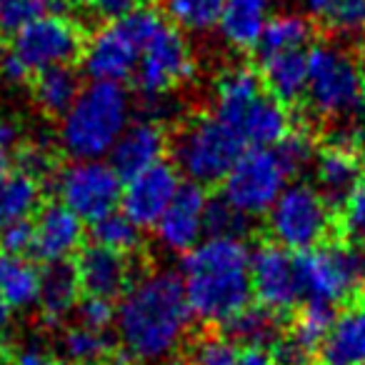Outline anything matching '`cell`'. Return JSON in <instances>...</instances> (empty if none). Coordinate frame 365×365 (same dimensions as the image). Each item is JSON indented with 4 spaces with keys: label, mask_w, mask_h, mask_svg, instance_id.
Instances as JSON below:
<instances>
[{
    "label": "cell",
    "mask_w": 365,
    "mask_h": 365,
    "mask_svg": "<svg viewBox=\"0 0 365 365\" xmlns=\"http://www.w3.org/2000/svg\"><path fill=\"white\" fill-rule=\"evenodd\" d=\"M225 335L243 345H268L280 340V313L265 308V305H245L235 313L228 323H223Z\"/></svg>",
    "instance_id": "obj_30"
},
{
    "label": "cell",
    "mask_w": 365,
    "mask_h": 365,
    "mask_svg": "<svg viewBox=\"0 0 365 365\" xmlns=\"http://www.w3.org/2000/svg\"><path fill=\"white\" fill-rule=\"evenodd\" d=\"M78 273L73 265L63 263H48V268L41 273V293H38V305L43 310V318L48 323H61L71 310L78 305Z\"/></svg>",
    "instance_id": "obj_25"
},
{
    "label": "cell",
    "mask_w": 365,
    "mask_h": 365,
    "mask_svg": "<svg viewBox=\"0 0 365 365\" xmlns=\"http://www.w3.org/2000/svg\"><path fill=\"white\" fill-rule=\"evenodd\" d=\"M305 303L335 308L348 303L365 285V255L355 243L315 245L295 258Z\"/></svg>",
    "instance_id": "obj_6"
},
{
    "label": "cell",
    "mask_w": 365,
    "mask_h": 365,
    "mask_svg": "<svg viewBox=\"0 0 365 365\" xmlns=\"http://www.w3.org/2000/svg\"><path fill=\"white\" fill-rule=\"evenodd\" d=\"M61 353L76 365H98L110 355V340L106 330H93L78 323L61 335Z\"/></svg>",
    "instance_id": "obj_34"
},
{
    "label": "cell",
    "mask_w": 365,
    "mask_h": 365,
    "mask_svg": "<svg viewBox=\"0 0 365 365\" xmlns=\"http://www.w3.org/2000/svg\"><path fill=\"white\" fill-rule=\"evenodd\" d=\"M360 178H363V165L358 153L330 145L315 158L318 190L330 205H343L360 185Z\"/></svg>",
    "instance_id": "obj_21"
},
{
    "label": "cell",
    "mask_w": 365,
    "mask_h": 365,
    "mask_svg": "<svg viewBox=\"0 0 365 365\" xmlns=\"http://www.w3.org/2000/svg\"><path fill=\"white\" fill-rule=\"evenodd\" d=\"M165 145V130L160 123L143 118V120L130 123L118 138V143L110 150V165L115 168L118 175L128 180L135 173L160 163Z\"/></svg>",
    "instance_id": "obj_18"
},
{
    "label": "cell",
    "mask_w": 365,
    "mask_h": 365,
    "mask_svg": "<svg viewBox=\"0 0 365 365\" xmlns=\"http://www.w3.org/2000/svg\"><path fill=\"white\" fill-rule=\"evenodd\" d=\"M275 148H250L235 160L230 173L223 178V195L243 215H263L278 200L290 180Z\"/></svg>",
    "instance_id": "obj_9"
},
{
    "label": "cell",
    "mask_w": 365,
    "mask_h": 365,
    "mask_svg": "<svg viewBox=\"0 0 365 365\" xmlns=\"http://www.w3.org/2000/svg\"><path fill=\"white\" fill-rule=\"evenodd\" d=\"M140 0H78V6L93 16L96 21H106V23H115L120 18L130 16L138 8Z\"/></svg>",
    "instance_id": "obj_42"
},
{
    "label": "cell",
    "mask_w": 365,
    "mask_h": 365,
    "mask_svg": "<svg viewBox=\"0 0 365 365\" xmlns=\"http://www.w3.org/2000/svg\"><path fill=\"white\" fill-rule=\"evenodd\" d=\"M193 310L180 275L153 270L130 283L115 308V330L133 360L155 363L173 355L188 335Z\"/></svg>",
    "instance_id": "obj_1"
},
{
    "label": "cell",
    "mask_w": 365,
    "mask_h": 365,
    "mask_svg": "<svg viewBox=\"0 0 365 365\" xmlns=\"http://www.w3.org/2000/svg\"><path fill=\"white\" fill-rule=\"evenodd\" d=\"M16 365H76V363H71V360L51 358V355H46L41 348H26V350L18 353Z\"/></svg>",
    "instance_id": "obj_47"
},
{
    "label": "cell",
    "mask_w": 365,
    "mask_h": 365,
    "mask_svg": "<svg viewBox=\"0 0 365 365\" xmlns=\"http://www.w3.org/2000/svg\"><path fill=\"white\" fill-rule=\"evenodd\" d=\"M11 53L28 73L71 66L83 53V31L66 16H46L16 33Z\"/></svg>",
    "instance_id": "obj_12"
},
{
    "label": "cell",
    "mask_w": 365,
    "mask_h": 365,
    "mask_svg": "<svg viewBox=\"0 0 365 365\" xmlns=\"http://www.w3.org/2000/svg\"><path fill=\"white\" fill-rule=\"evenodd\" d=\"M180 188L178 168L170 163H155L128 178L120 195V213H125L140 228H150L160 220L170 200Z\"/></svg>",
    "instance_id": "obj_14"
},
{
    "label": "cell",
    "mask_w": 365,
    "mask_h": 365,
    "mask_svg": "<svg viewBox=\"0 0 365 365\" xmlns=\"http://www.w3.org/2000/svg\"><path fill=\"white\" fill-rule=\"evenodd\" d=\"M16 145H18V130L11 120L0 118V178L11 170V163L16 158Z\"/></svg>",
    "instance_id": "obj_45"
},
{
    "label": "cell",
    "mask_w": 365,
    "mask_h": 365,
    "mask_svg": "<svg viewBox=\"0 0 365 365\" xmlns=\"http://www.w3.org/2000/svg\"><path fill=\"white\" fill-rule=\"evenodd\" d=\"M165 26L163 16L153 8H135L130 16L108 23L83 46V71L91 81L123 83L135 76L138 61L145 43Z\"/></svg>",
    "instance_id": "obj_4"
},
{
    "label": "cell",
    "mask_w": 365,
    "mask_h": 365,
    "mask_svg": "<svg viewBox=\"0 0 365 365\" xmlns=\"http://www.w3.org/2000/svg\"><path fill=\"white\" fill-rule=\"evenodd\" d=\"M318 355L320 365H365V303L335 315Z\"/></svg>",
    "instance_id": "obj_19"
},
{
    "label": "cell",
    "mask_w": 365,
    "mask_h": 365,
    "mask_svg": "<svg viewBox=\"0 0 365 365\" xmlns=\"http://www.w3.org/2000/svg\"><path fill=\"white\" fill-rule=\"evenodd\" d=\"M93 238H96L98 245H106V248L128 255L140 248L143 228L133 223L125 213H118L115 210V213L106 215V218L93 223Z\"/></svg>",
    "instance_id": "obj_35"
},
{
    "label": "cell",
    "mask_w": 365,
    "mask_h": 365,
    "mask_svg": "<svg viewBox=\"0 0 365 365\" xmlns=\"http://www.w3.org/2000/svg\"><path fill=\"white\" fill-rule=\"evenodd\" d=\"M360 118H363V128H365V101H363V106H360Z\"/></svg>",
    "instance_id": "obj_53"
},
{
    "label": "cell",
    "mask_w": 365,
    "mask_h": 365,
    "mask_svg": "<svg viewBox=\"0 0 365 365\" xmlns=\"http://www.w3.org/2000/svg\"><path fill=\"white\" fill-rule=\"evenodd\" d=\"M310 41H313V26L308 18L298 13H280V16H270L255 51L260 58H268L278 53L305 51Z\"/></svg>",
    "instance_id": "obj_29"
},
{
    "label": "cell",
    "mask_w": 365,
    "mask_h": 365,
    "mask_svg": "<svg viewBox=\"0 0 365 365\" xmlns=\"http://www.w3.org/2000/svg\"><path fill=\"white\" fill-rule=\"evenodd\" d=\"M11 320H13V308L6 303V300L0 298V338L8 333V328H11Z\"/></svg>",
    "instance_id": "obj_49"
},
{
    "label": "cell",
    "mask_w": 365,
    "mask_h": 365,
    "mask_svg": "<svg viewBox=\"0 0 365 365\" xmlns=\"http://www.w3.org/2000/svg\"><path fill=\"white\" fill-rule=\"evenodd\" d=\"M76 313H78V323L93 330H106L115 323V305L108 298L88 295L86 300H81L76 305Z\"/></svg>",
    "instance_id": "obj_40"
},
{
    "label": "cell",
    "mask_w": 365,
    "mask_h": 365,
    "mask_svg": "<svg viewBox=\"0 0 365 365\" xmlns=\"http://www.w3.org/2000/svg\"><path fill=\"white\" fill-rule=\"evenodd\" d=\"M36 76L38 78L33 83V101L46 115L61 118L83 91L81 76L71 66L48 68V71H41Z\"/></svg>",
    "instance_id": "obj_27"
},
{
    "label": "cell",
    "mask_w": 365,
    "mask_h": 365,
    "mask_svg": "<svg viewBox=\"0 0 365 365\" xmlns=\"http://www.w3.org/2000/svg\"><path fill=\"white\" fill-rule=\"evenodd\" d=\"M355 66H358L360 81H363V86H365V41H363V46H360V51H358V61H355Z\"/></svg>",
    "instance_id": "obj_50"
},
{
    "label": "cell",
    "mask_w": 365,
    "mask_h": 365,
    "mask_svg": "<svg viewBox=\"0 0 365 365\" xmlns=\"http://www.w3.org/2000/svg\"><path fill=\"white\" fill-rule=\"evenodd\" d=\"M275 153L280 155V160L288 168L290 175H295V173H300L315 158L313 138L305 130H290L288 135L275 145Z\"/></svg>",
    "instance_id": "obj_38"
},
{
    "label": "cell",
    "mask_w": 365,
    "mask_h": 365,
    "mask_svg": "<svg viewBox=\"0 0 365 365\" xmlns=\"http://www.w3.org/2000/svg\"><path fill=\"white\" fill-rule=\"evenodd\" d=\"M235 365H275V355L273 350H268V345H243Z\"/></svg>",
    "instance_id": "obj_46"
},
{
    "label": "cell",
    "mask_w": 365,
    "mask_h": 365,
    "mask_svg": "<svg viewBox=\"0 0 365 365\" xmlns=\"http://www.w3.org/2000/svg\"><path fill=\"white\" fill-rule=\"evenodd\" d=\"M18 158V170L28 173V175L38 178L41 180V175H46L48 170H51V163H53V155L48 153L46 145H23L21 150L16 153Z\"/></svg>",
    "instance_id": "obj_44"
},
{
    "label": "cell",
    "mask_w": 365,
    "mask_h": 365,
    "mask_svg": "<svg viewBox=\"0 0 365 365\" xmlns=\"http://www.w3.org/2000/svg\"><path fill=\"white\" fill-rule=\"evenodd\" d=\"M150 365H175V363H170V360H155V363H150Z\"/></svg>",
    "instance_id": "obj_52"
},
{
    "label": "cell",
    "mask_w": 365,
    "mask_h": 365,
    "mask_svg": "<svg viewBox=\"0 0 365 365\" xmlns=\"http://www.w3.org/2000/svg\"><path fill=\"white\" fill-rule=\"evenodd\" d=\"M250 283L260 305L275 313H290L303 300L298 280V263L283 245H260L250 253Z\"/></svg>",
    "instance_id": "obj_13"
},
{
    "label": "cell",
    "mask_w": 365,
    "mask_h": 365,
    "mask_svg": "<svg viewBox=\"0 0 365 365\" xmlns=\"http://www.w3.org/2000/svg\"><path fill=\"white\" fill-rule=\"evenodd\" d=\"M333 205L308 182H290L268 210V233L285 250H310L325 240Z\"/></svg>",
    "instance_id": "obj_8"
},
{
    "label": "cell",
    "mask_w": 365,
    "mask_h": 365,
    "mask_svg": "<svg viewBox=\"0 0 365 365\" xmlns=\"http://www.w3.org/2000/svg\"><path fill=\"white\" fill-rule=\"evenodd\" d=\"M335 320V310L330 305L323 303H305V308L298 313L293 328H290L288 340L295 343L300 350H305L308 355H313L320 350L325 335H328L330 325Z\"/></svg>",
    "instance_id": "obj_33"
},
{
    "label": "cell",
    "mask_w": 365,
    "mask_h": 365,
    "mask_svg": "<svg viewBox=\"0 0 365 365\" xmlns=\"http://www.w3.org/2000/svg\"><path fill=\"white\" fill-rule=\"evenodd\" d=\"M363 81L348 51L333 43L310 48L308 53V106L315 115L338 120L363 103Z\"/></svg>",
    "instance_id": "obj_7"
},
{
    "label": "cell",
    "mask_w": 365,
    "mask_h": 365,
    "mask_svg": "<svg viewBox=\"0 0 365 365\" xmlns=\"http://www.w3.org/2000/svg\"><path fill=\"white\" fill-rule=\"evenodd\" d=\"M250 218L235 210L225 198H208L205 205V235L208 238H245Z\"/></svg>",
    "instance_id": "obj_36"
},
{
    "label": "cell",
    "mask_w": 365,
    "mask_h": 365,
    "mask_svg": "<svg viewBox=\"0 0 365 365\" xmlns=\"http://www.w3.org/2000/svg\"><path fill=\"white\" fill-rule=\"evenodd\" d=\"M180 280L193 318L228 323L250 305V250L240 238H203L182 253Z\"/></svg>",
    "instance_id": "obj_2"
},
{
    "label": "cell",
    "mask_w": 365,
    "mask_h": 365,
    "mask_svg": "<svg viewBox=\"0 0 365 365\" xmlns=\"http://www.w3.org/2000/svg\"><path fill=\"white\" fill-rule=\"evenodd\" d=\"M6 56H8V51L0 46V73H3V63H6Z\"/></svg>",
    "instance_id": "obj_51"
},
{
    "label": "cell",
    "mask_w": 365,
    "mask_h": 365,
    "mask_svg": "<svg viewBox=\"0 0 365 365\" xmlns=\"http://www.w3.org/2000/svg\"><path fill=\"white\" fill-rule=\"evenodd\" d=\"M41 208V180L23 170L0 178V230L31 220Z\"/></svg>",
    "instance_id": "obj_26"
},
{
    "label": "cell",
    "mask_w": 365,
    "mask_h": 365,
    "mask_svg": "<svg viewBox=\"0 0 365 365\" xmlns=\"http://www.w3.org/2000/svg\"><path fill=\"white\" fill-rule=\"evenodd\" d=\"M56 193L83 223H96L120 205L123 178L106 160H73L56 175Z\"/></svg>",
    "instance_id": "obj_10"
},
{
    "label": "cell",
    "mask_w": 365,
    "mask_h": 365,
    "mask_svg": "<svg viewBox=\"0 0 365 365\" xmlns=\"http://www.w3.org/2000/svg\"><path fill=\"white\" fill-rule=\"evenodd\" d=\"M260 81L270 98L283 106L300 103L308 91V53L295 51L260 58Z\"/></svg>",
    "instance_id": "obj_22"
},
{
    "label": "cell",
    "mask_w": 365,
    "mask_h": 365,
    "mask_svg": "<svg viewBox=\"0 0 365 365\" xmlns=\"http://www.w3.org/2000/svg\"><path fill=\"white\" fill-rule=\"evenodd\" d=\"M245 143L218 115L190 118L173 140V165L198 185L223 182L240 155Z\"/></svg>",
    "instance_id": "obj_5"
},
{
    "label": "cell",
    "mask_w": 365,
    "mask_h": 365,
    "mask_svg": "<svg viewBox=\"0 0 365 365\" xmlns=\"http://www.w3.org/2000/svg\"><path fill=\"white\" fill-rule=\"evenodd\" d=\"M195 76L193 48L175 26H163L140 53L135 68V86L148 96H165L173 88L188 83Z\"/></svg>",
    "instance_id": "obj_11"
},
{
    "label": "cell",
    "mask_w": 365,
    "mask_h": 365,
    "mask_svg": "<svg viewBox=\"0 0 365 365\" xmlns=\"http://www.w3.org/2000/svg\"><path fill=\"white\" fill-rule=\"evenodd\" d=\"M130 96L120 83L93 81L61 115L58 143L73 160H103L130 125Z\"/></svg>",
    "instance_id": "obj_3"
},
{
    "label": "cell",
    "mask_w": 365,
    "mask_h": 365,
    "mask_svg": "<svg viewBox=\"0 0 365 365\" xmlns=\"http://www.w3.org/2000/svg\"><path fill=\"white\" fill-rule=\"evenodd\" d=\"M303 6H305V11H308L310 18H318V21H328L333 0H303Z\"/></svg>",
    "instance_id": "obj_48"
},
{
    "label": "cell",
    "mask_w": 365,
    "mask_h": 365,
    "mask_svg": "<svg viewBox=\"0 0 365 365\" xmlns=\"http://www.w3.org/2000/svg\"><path fill=\"white\" fill-rule=\"evenodd\" d=\"M83 220L63 203H51L33 223V253L46 263H63L81 250Z\"/></svg>",
    "instance_id": "obj_17"
},
{
    "label": "cell",
    "mask_w": 365,
    "mask_h": 365,
    "mask_svg": "<svg viewBox=\"0 0 365 365\" xmlns=\"http://www.w3.org/2000/svg\"><path fill=\"white\" fill-rule=\"evenodd\" d=\"M233 130L250 148H275L293 128L283 103L270 96H260L235 120Z\"/></svg>",
    "instance_id": "obj_20"
},
{
    "label": "cell",
    "mask_w": 365,
    "mask_h": 365,
    "mask_svg": "<svg viewBox=\"0 0 365 365\" xmlns=\"http://www.w3.org/2000/svg\"><path fill=\"white\" fill-rule=\"evenodd\" d=\"M325 23L340 33L358 31L360 26H365V0H333Z\"/></svg>",
    "instance_id": "obj_41"
},
{
    "label": "cell",
    "mask_w": 365,
    "mask_h": 365,
    "mask_svg": "<svg viewBox=\"0 0 365 365\" xmlns=\"http://www.w3.org/2000/svg\"><path fill=\"white\" fill-rule=\"evenodd\" d=\"M33 248V223L23 220V223L8 225L0 230V253L23 255Z\"/></svg>",
    "instance_id": "obj_43"
},
{
    "label": "cell",
    "mask_w": 365,
    "mask_h": 365,
    "mask_svg": "<svg viewBox=\"0 0 365 365\" xmlns=\"http://www.w3.org/2000/svg\"><path fill=\"white\" fill-rule=\"evenodd\" d=\"M263 96V81L248 66H230L215 78L213 113L230 128L235 125L243 110Z\"/></svg>",
    "instance_id": "obj_24"
},
{
    "label": "cell",
    "mask_w": 365,
    "mask_h": 365,
    "mask_svg": "<svg viewBox=\"0 0 365 365\" xmlns=\"http://www.w3.org/2000/svg\"><path fill=\"white\" fill-rule=\"evenodd\" d=\"M41 293V270L23 255L0 253V298L11 308H31Z\"/></svg>",
    "instance_id": "obj_28"
},
{
    "label": "cell",
    "mask_w": 365,
    "mask_h": 365,
    "mask_svg": "<svg viewBox=\"0 0 365 365\" xmlns=\"http://www.w3.org/2000/svg\"><path fill=\"white\" fill-rule=\"evenodd\" d=\"M165 18L185 33H208L220 23L225 0H160Z\"/></svg>",
    "instance_id": "obj_31"
},
{
    "label": "cell",
    "mask_w": 365,
    "mask_h": 365,
    "mask_svg": "<svg viewBox=\"0 0 365 365\" xmlns=\"http://www.w3.org/2000/svg\"><path fill=\"white\" fill-rule=\"evenodd\" d=\"M78 283L81 290L96 298L115 300L123 298L128 288H130V263L123 253L110 250L106 245H88L81 250L76 263Z\"/></svg>",
    "instance_id": "obj_16"
},
{
    "label": "cell",
    "mask_w": 365,
    "mask_h": 365,
    "mask_svg": "<svg viewBox=\"0 0 365 365\" xmlns=\"http://www.w3.org/2000/svg\"><path fill=\"white\" fill-rule=\"evenodd\" d=\"M340 228L348 235L350 243L365 245V185L350 193V198L343 203L340 210Z\"/></svg>",
    "instance_id": "obj_39"
},
{
    "label": "cell",
    "mask_w": 365,
    "mask_h": 365,
    "mask_svg": "<svg viewBox=\"0 0 365 365\" xmlns=\"http://www.w3.org/2000/svg\"><path fill=\"white\" fill-rule=\"evenodd\" d=\"M205 205H208V195H205L203 185L198 182H180L175 198L165 208L153 228H155V238L168 253H188L190 248L203 240L205 235Z\"/></svg>",
    "instance_id": "obj_15"
},
{
    "label": "cell",
    "mask_w": 365,
    "mask_h": 365,
    "mask_svg": "<svg viewBox=\"0 0 365 365\" xmlns=\"http://www.w3.org/2000/svg\"><path fill=\"white\" fill-rule=\"evenodd\" d=\"M270 21V0H225L220 36L233 51H253Z\"/></svg>",
    "instance_id": "obj_23"
},
{
    "label": "cell",
    "mask_w": 365,
    "mask_h": 365,
    "mask_svg": "<svg viewBox=\"0 0 365 365\" xmlns=\"http://www.w3.org/2000/svg\"><path fill=\"white\" fill-rule=\"evenodd\" d=\"M238 363V345L228 335H205L190 350L188 365H235Z\"/></svg>",
    "instance_id": "obj_37"
},
{
    "label": "cell",
    "mask_w": 365,
    "mask_h": 365,
    "mask_svg": "<svg viewBox=\"0 0 365 365\" xmlns=\"http://www.w3.org/2000/svg\"><path fill=\"white\" fill-rule=\"evenodd\" d=\"M71 0H0V36H16L46 16H63Z\"/></svg>",
    "instance_id": "obj_32"
}]
</instances>
